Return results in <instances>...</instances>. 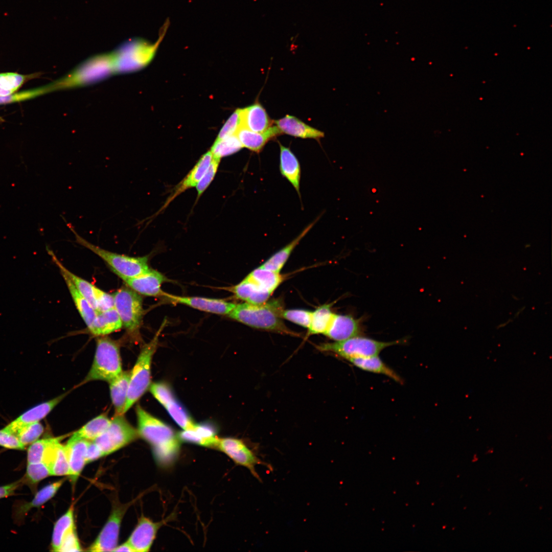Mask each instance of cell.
I'll use <instances>...</instances> for the list:
<instances>
[{
    "instance_id": "cell-1",
    "label": "cell",
    "mask_w": 552,
    "mask_h": 552,
    "mask_svg": "<svg viewBox=\"0 0 552 552\" xmlns=\"http://www.w3.org/2000/svg\"><path fill=\"white\" fill-rule=\"evenodd\" d=\"M137 431L140 437L152 447L156 463L163 467L171 466L180 451V440L174 430L165 422L137 405Z\"/></svg>"
},
{
    "instance_id": "cell-2",
    "label": "cell",
    "mask_w": 552,
    "mask_h": 552,
    "mask_svg": "<svg viewBox=\"0 0 552 552\" xmlns=\"http://www.w3.org/2000/svg\"><path fill=\"white\" fill-rule=\"evenodd\" d=\"M283 309L278 300L261 304L247 303L236 304L229 317L249 327L283 334L299 336L287 328L282 320Z\"/></svg>"
},
{
    "instance_id": "cell-3",
    "label": "cell",
    "mask_w": 552,
    "mask_h": 552,
    "mask_svg": "<svg viewBox=\"0 0 552 552\" xmlns=\"http://www.w3.org/2000/svg\"><path fill=\"white\" fill-rule=\"evenodd\" d=\"M65 222L73 233L75 242L99 256L120 278L135 277L150 270L148 256L131 257L104 249L88 242L79 235L70 223Z\"/></svg>"
},
{
    "instance_id": "cell-4",
    "label": "cell",
    "mask_w": 552,
    "mask_h": 552,
    "mask_svg": "<svg viewBox=\"0 0 552 552\" xmlns=\"http://www.w3.org/2000/svg\"><path fill=\"white\" fill-rule=\"evenodd\" d=\"M166 323L164 321L152 339L143 346L137 360L130 372L128 390L123 414L127 412L149 388L151 382L152 359L157 349L158 338Z\"/></svg>"
},
{
    "instance_id": "cell-5",
    "label": "cell",
    "mask_w": 552,
    "mask_h": 552,
    "mask_svg": "<svg viewBox=\"0 0 552 552\" xmlns=\"http://www.w3.org/2000/svg\"><path fill=\"white\" fill-rule=\"evenodd\" d=\"M122 371L118 343L106 335L100 336L96 341L93 364L82 384L95 380L109 382Z\"/></svg>"
},
{
    "instance_id": "cell-6",
    "label": "cell",
    "mask_w": 552,
    "mask_h": 552,
    "mask_svg": "<svg viewBox=\"0 0 552 552\" xmlns=\"http://www.w3.org/2000/svg\"><path fill=\"white\" fill-rule=\"evenodd\" d=\"M164 35L154 44L134 39L121 45L111 53L114 74L134 72L146 66L154 57Z\"/></svg>"
},
{
    "instance_id": "cell-7",
    "label": "cell",
    "mask_w": 552,
    "mask_h": 552,
    "mask_svg": "<svg viewBox=\"0 0 552 552\" xmlns=\"http://www.w3.org/2000/svg\"><path fill=\"white\" fill-rule=\"evenodd\" d=\"M112 74L111 53L102 54L88 59L53 84L55 90L81 86L101 81Z\"/></svg>"
},
{
    "instance_id": "cell-8",
    "label": "cell",
    "mask_w": 552,
    "mask_h": 552,
    "mask_svg": "<svg viewBox=\"0 0 552 552\" xmlns=\"http://www.w3.org/2000/svg\"><path fill=\"white\" fill-rule=\"evenodd\" d=\"M401 342V341H381L367 337L356 336L347 339L316 346L320 351L332 352L346 360L352 358L378 356L384 349Z\"/></svg>"
},
{
    "instance_id": "cell-9",
    "label": "cell",
    "mask_w": 552,
    "mask_h": 552,
    "mask_svg": "<svg viewBox=\"0 0 552 552\" xmlns=\"http://www.w3.org/2000/svg\"><path fill=\"white\" fill-rule=\"evenodd\" d=\"M113 296L114 308L123 327L130 336L139 337L144 312L141 295L125 286L117 290Z\"/></svg>"
},
{
    "instance_id": "cell-10",
    "label": "cell",
    "mask_w": 552,
    "mask_h": 552,
    "mask_svg": "<svg viewBox=\"0 0 552 552\" xmlns=\"http://www.w3.org/2000/svg\"><path fill=\"white\" fill-rule=\"evenodd\" d=\"M140 436L123 415H115L110 420L107 429L93 441L98 446L104 456L122 448Z\"/></svg>"
},
{
    "instance_id": "cell-11",
    "label": "cell",
    "mask_w": 552,
    "mask_h": 552,
    "mask_svg": "<svg viewBox=\"0 0 552 552\" xmlns=\"http://www.w3.org/2000/svg\"><path fill=\"white\" fill-rule=\"evenodd\" d=\"M216 447L226 454L238 465L247 468L260 481H262L261 478L255 468L257 465H263L270 470H272L270 465L261 460L240 439L234 438H219Z\"/></svg>"
},
{
    "instance_id": "cell-12",
    "label": "cell",
    "mask_w": 552,
    "mask_h": 552,
    "mask_svg": "<svg viewBox=\"0 0 552 552\" xmlns=\"http://www.w3.org/2000/svg\"><path fill=\"white\" fill-rule=\"evenodd\" d=\"M127 505L114 508L106 524L88 551H113L118 546L119 535L123 517Z\"/></svg>"
},
{
    "instance_id": "cell-13",
    "label": "cell",
    "mask_w": 552,
    "mask_h": 552,
    "mask_svg": "<svg viewBox=\"0 0 552 552\" xmlns=\"http://www.w3.org/2000/svg\"><path fill=\"white\" fill-rule=\"evenodd\" d=\"M126 286L139 294L149 296H163L166 292L162 285L168 279L161 272L152 269L142 275L129 278H121Z\"/></svg>"
},
{
    "instance_id": "cell-14",
    "label": "cell",
    "mask_w": 552,
    "mask_h": 552,
    "mask_svg": "<svg viewBox=\"0 0 552 552\" xmlns=\"http://www.w3.org/2000/svg\"><path fill=\"white\" fill-rule=\"evenodd\" d=\"M65 396L64 394L34 406L9 423L3 429L16 436L18 431L25 426L39 422L45 418Z\"/></svg>"
},
{
    "instance_id": "cell-15",
    "label": "cell",
    "mask_w": 552,
    "mask_h": 552,
    "mask_svg": "<svg viewBox=\"0 0 552 552\" xmlns=\"http://www.w3.org/2000/svg\"><path fill=\"white\" fill-rule=\"evenodd\" d=\"M164 297L175 304L185 305L201 311L218 314L228 315L236 305L222 299L176 296L167 293Z\"/></svg>"
},
{
    "instance_id": "cell-16",
    "label": "cell",
    "mask_w": 552,
    "mask_h": 552,
    "mask_svg": "<svg viewBox=\"0 0 552 552\" xmlns=\"http://www.w3.org/2000/svg\"><path fill=\"white\" fill-rule=\"evenodd\" d=\"M160 525L159 522H154L144 516L140 517L127 541L134 552L150 550Z\"/></svg>"
},
{
    "instance_id": "cell-17",
    "label": "cell",
    "mask_w": 552,
    "mask_h": 552,
    "mask_svg": "<svg viewBox=\"0 0 552 552\" xmlns=\"http://www.w3.org/2000/svg\"><path fill=\"white\" fill-rule=\"evenodd\" d=\"M89 441L71 437L64 446L69 466L68 476L73 484L86 464V453Z\"/></svg>"
},
{
    "instance_id": "cell-18",
    "label": "cell",
    "mask_w": 552,
    "mask_h": 552,
    "mask_svg": "<svg viewBox=\"0 0 552 552\" xmlns=\"http://www.w3.org/2000/svg\"><path fill=\"white\" fill-rule=\"evenodd\" d=\"M359 333V320L349 315L334 313L324 335L335 341H339L358 336Z\"/></svg>"
},
{
    "instance_id": "cell-19",
    "label": "cell",
    "mask_w": 552,
    "mask_h": 552,
    "mask_svg": "<svg viewBox=\"0 0 552 552\" xmlns=\"http://www.w3.org/2000/svg\"><path fill=\"white\" fill-rule=\"evenodd\" d=\"M281 134H286L303 139H319L324 136V133L306 124L297 118L286 115L283 118L273 121Z\"/></svg>"
},
{
    "instance_id": "cell-20",
    "label": "cell",
    "mask_w": 552,
    "mask_h": 552,
    "mask_svg": "<svg viewBox=\"0 0 552 552\" xmlns=\"http://www.w3.org/2000/svg\"><path fill=\"white\" fill-rule=\"evenodd\" d=\"M216 429L209 423L195 424L191 429L183 430L178 434L180 441L195 444L205 447H216L219 438Z\"/></svg>"
},
{
    "instance_id": "cell-21",
    "label": "cell",
    "mask_w": 552,
    "mask_h": 552,
    "mask_svg": "<svg viewBox=\"0 0 552 552\" xmlns=\"http://www.w3.org/2000/svg\"><path fill=\"white\" fill-rule=\"evenodd\" d=\"M280 134L276 126H271L262 132L253 131L242 126L236 133L243 147L257 153L260 152L268 142Z\"/></svg>"
},
{
    "instance_id": "cell-22",
    "label": "cell",
    "mask_w": 552,
    "mask_h": 552,
    "mask_svg": "<svg viewBox=\"0 0 552 552\" xmlns=\"http://www.w3.org/2000/svg\"><path fill=\"white\" fill-rule=\"evenodd\" d=\"M63 439L52 443L45 453L43 462L50 469L51 475H68L69 466L65 447L60 443Z\"/></svg>"
},
{
    "instance_id": "cell-23",
    "label": "cell",
    "mask_w": 552,
    "mask_h": 552,
    "mask_svg": "<svg viewBox=\"0 0 552 552\" xmlns=\"http://www.w3.org/2000/svg\"><path fill=\"white\" fill-rule=\"evenodd\" d=\"M243 127L257 132L266 131L273 122L265 108L259 103H255L242 108Z\"/></svg>"
},
{
    "instance_id": "cell-24",
    "label": "cell",
    "mask_w": 552,
    "mask_h": 552,
    "mask_svg": "<svg viewBox=\"0 0 552 552\" xmlns=\"http://www.w3.org/2000/svg\"><path fill=\"white\" fill-rule=\"evenodd\" d=\"M280 148V170L284 176L293 186L300 196V184L301 167L299 162L291 150L279 143Z\"/></svg>"
},
{
    "instance_id": "cell-25",
    "label": "cell",
    "mask_w": 552,
    "mask_h": 552,
    "mask_svg": "<svg viewBox=\"0 0 552 552\" xmlns=\"http://www.w3.org/2000/svg\"><path fill=\"white\" fill-rule=\"evenodd\" d=\"M213 158L211 151L204 154L199 159L193 168L178 184L172 194L168 198L166 204H168L175 197L187 189L196 186L208 169Z\"/></svg>"
},
{
    "instance_id": "cell-26",
    "label": "cell",
    "mask_w": 552,
    "mask_h": 552,
    "mask_svg": "<svg viewBox=\"0 0 552 552\" xmlns=\"http://www.w3.org/2000/svg\"><path fill=\"white\" fill-rule=\"evenodd\" d=\"M119 315L114 308L97 313L89 331L94 335L105 336L122 327Z\"/></svg>"
},
{
    "instance_id": "cell-27",
    "label": "cell",
    "mask_w": 552,
    "mask_h": 552,
    "mask_svg": "<svg viewBox=\"0 0 552 552\" xmlns=\"http://www.w3.org/2000/svg\"><path fill=\"white\" fill-rule=\"evenodd\" d=\"M236 297L252 304H261L268 301L272 294L245 278L237 285L229 288Z\"/></svg>"
},
{
    "instance_id": "cell-28",
    "label": "cell",
    "mask_w": 552,
    "mask_h": 552,
    "mask_svg": "<svg viewBox=\"0 0 552 552\" xmlns=\"http://www.w3.org/2000/svg\"><path fill=\"white\" fill-rule=\"evenodd\" d=\"M48 251L53 261L59 268L60 273L65 274L69 278L79 292L95 310L96 296L98 288L71 272L61 263L52 250L49 249Z\"/></svg>"
},
{
    "instance_id": "cell-29",
    "label": "cell",
    "mask_w": 552,
    "mask_h": 552,
    "mask_svg": "<svg viewBox=\"0 0 552 552\" xmlns=\"http://www.w3.org/2000/svg\"><path fill=\"white\" fill-rule=\"evenodd\" d=\"M318 219L309 224L294 239L273 254L260 266L275 272H280L293 249L312 228L318 220Z\"/></svg>"
},
{
    "instance_id": "cell-30",
    "label": "cell",
    "mask_w": 552,
    "mask_h": 552,
    "mask_svg": "<svg viewBox=\"0 0 552 552\" xmlns=\"http://www.w3.org/2000/svg\"><path fill=\"white\" fill-rule=\"evenodd\" d=\"M130 372L122 371L109 383L110 394L114 407L115 415H124L127 399Z\"/></svg>"
},
{
    "instance_id": "cell-31",
    "label": "cell",
    "mask_w": 552,
    "mask_h": 552,
    "mask_svg": "<svg viewBox=\"0 0 552 552\" xmlns=\"http://www.w3.org/2000/svg\"><path fill=\"white\" fill-rule=\"evenodd\" d=\"M347 360L362 370L385 375L399 383L403 382L401 377L387 366L378 356L352 358Z\"/></svg>"
},
{
    "instance_id": "cell-32",
    "label": "cell",
    "mask_w": 552,
    "mask_h": 552,
    "mask_svg": "<svg viewBox=\"0 0 552 552\" xmlns=\"http://www.w3.org/2000/svg\"><path fill=\"white\" fill-rule=\"evenodd\" d=\"M61 274L66 284L71 297L79 314L87 328H89L96 316V311L79 292L69 278L63 273H61Z\"/></svg>"
},
{
    "instance_id": "cell-33",
    "label": "cell",
    "mask_w": 552,
    "mask_h": 552,
    "mask_svg": "<svg viewBox=\"0 0 552 552\" xmlns=\"http://www.w3.org/2000/svg\"><path fill=\"white\" fill-rule=\"evenodd\" d=\"M246 278L262 289L271 293L282 283L284 279L280 272L260 266L252 270Z\"/></svg>"
},
{
    "instance_id": "cell-34",
    "label": "cell",
    "mask_w": 552,
    "mask_h": 552,
    "mask_svg": "<svg viewBox=\"0 0 552 552\" xmlns=\"http://www.w3.org/2000/svg\"><path fill=\"white\" fill-rule=\"evenodd\" d=\"M110 422V420L107 416L102 414L87 422L75 432L71 437L87 441H94L104 432Z\"/></svg>"
},
{
    "instance_id": "cell-35",
    "label": "cell",
    "mask_w": 552,
    "mask_h": 552,
    "mask_svg": "<svg viewBox=\"0 0 552 552\" xmlns=\"http://www.w3.org/2000/svg\"><path fill=\"white\" fill-rule=\"evenodd\" d=\"M333 314L330 304H325L316 308L312 312L307 335L324 334L331 323Z\"/></svg>"
},
{
    "instance_id": "cell-36",
    "label": "cell",
    "mask_w": 552,
    "mask_h": 552,
    "mask_svg": "<svg viewBox=\"0 0 552 552\" xmlns=\"http://www.w3.org/2000/svg\"><path fill=\"white\" fill-rule=\"evenodd\" d=\"M75 527L74 508L72 505L54 525L51 542L52 551H58L64 537Z\"/></svg>"
},
{
    "instance_id": "cell-37",
    "label": "cell",
    "mask_w": 552,
    "mask_h": 552,
    "mask_svg": "<svg viewBox=\"0 0 552 552\" xmlns=\"http://www.w3.org/2000/svg\"><path fill=\"white\" fill-rule=\"evenodd\" d=\"M65 480V479L59 480L42 488L36 494L30 502L21 506L18 511L19 515H22L31 509L39 507L51 499L56 494Z\"/></svg>"
},
{
    "instance_id": "cell-38",
    "label": "cell",
    "mask_w": 552,
    "mask_h": 552,
    "mask_svg": "<svg viewBox=\"0 0 552 552\" xmlns=\"http://www.w3.org/2000/svg\"><path fill=\"white\" fill-rule=\"evenodd\" d=\"M34 75L10 72L0 73V97H6L14 94L25 81L32 78Z\"/></svg>"
},
{
    "instance_id": "cell-39",
    "label": "cell",
    "mask_w": 552,
    "mask_h": 552,
    "mask_svg": "<svg viewBox=\"0 0 552 552\" xmlns=\"http://www.w3.org/2000/svg\"><path fill=\"white\" fill-rule=\"evenodd\" d=\"M243 146L236 134L221 139H216L212 146L211 152L213 156L221 158L239 151Z\"/></svg>"
},
{
    "instance_id": "cell-40",
    "label": "cell",
    "mask_w": 552,
    "mask_h": 552,
    "mask_svg": "<svg viewBox=\"0 0 552 552\" xmlns=\"http://www.w3.org/2000/svg\"><path fill=\"white\" fill-rule=\"evenodd\" d=\"M171 417L183 430L193 428L195 425L191 416L184 406L176 399L164 407Z\"/></svg>"
},
{
    "instance_id": "cell-41",
    "label": "cell",
    "mask_w": 552,
    "mask_h": 552,
    "mask_svg": "<svg viewBox=\"0 0 552 552\" xmlns=\"http://www.w3.org/2000/svg\"><path fill=\"white\" fill-rule=\"evenodd\" d=\"M64 435L38 439L31 444L27 451L28 463L42 462L45 453L49 446L52 443Z\"/></svg>"
},
{
    "instance_id": "cell-42",
    "label": "cell",
    "mask_w": 552,
    "mask_h": 552,
    "mask_svg": "<svg viewBox=\"0 0 552 552\" xmlns=\"http://www.w3.org/2000/svg\"><path fill=\"white\" fill-rule=\"evenodd\" d=\"M43 430V427L39 422H35L21 429L17 433L16 436L26 447L38 440Z\"/></svg>"
},
{
    "instance_id": "cell-43",
    "label": "cell",
    "mask_w": 552,
    "mask_h": 552,
    "mask_svg": "<svg viewBox=\"0 0 552 552\" xmlns=\"http://www.w3.org/2000/svg\"><path fill=\"white\" fill-rule=\"evenodd\" d=\"M242 126V109H237L224 124L216 139H221L236 134L237 131Z\"/></svg>"
},
{
    "instance_id": "cell-44",
    "label": "cell",
    "mask_w": 552,
    "mask_h": 552,
    "mask_svg": "<svg viewBox=\"0 0 552 552\" xmlns=\"http://www.w3.org/2000/svg\"><path fill=\"white\" fill-rule=\"evenodd\" d=\"M312 312L303 309H283L281 313V317L308 329Z\"/></svg>"
},
{
    "instance_id": "cell-45",
    "label": "cell",
    "mask_w": 552,
    "mask_h": 552,
    "mask_svg": "<svg viewBox=\"0 0 552 552\" xmlns=\"http://www.w3.org/2000/svg\"><path fill=\"white\" fill-rule=\"evenodd\" d=\"M50 475L49 468L43 462L28 463L25 479L36 484Z\"/></svg>"
},
{
    "instance_id": "cell-46",
    "label": "cell",
    "mask_w": 552,
    "mask_h": 552,
    "mask_svg": "<svg viewBox=\"0 0 552 552\" xmlns=\"http://www.w3.org/2000/svg\"><path fill=\"white\" fill-rule=\"evenodd\" d=\"M150 391L159 403L165 407L175 399L172 389L165 382H154L150 384Z\"/></svg>"
},
{
    "instance_id": "cell-47",
    "label": "cell",
    "mask_w": 552,
    "mask_h": 552,
    "mask_svg": "<svg viewBox=\"0 0 552 552\" xmlns=\"http://www.w3.org/2000/svg\"><path fill=\"white\" fill-rule=\"evenodd\" d=\"M220 162V159L213 155L211 163L204 174L196 185L197 196L200 197L214 179Z\"/></svg>"
},
{
    "instance_id": "cell-48",
    "label": "cell",
    "mask_w": 552,
    "mask_h": 552,
    "mask_svg": "<svg viewBox=\"0 0 552 552\" xmlns=\"http://www.w3.org/2000/svg\"><path fill=\"white\" fill-rule=\"evenodd\" d=\"M82 550L75 527L70 531L64 537L58 551L71 552Z\"/></svg>"
},
{
    "instance_id": "cell-49",
    "label": "cell",
    "mask_w": 552,
    "mask_h": 552,
    "mask_svg": "<svg viewBox=\"0 0 552 552\" xmlns=\"http://www.w3.org/2000/svg\"><path fill=\"white\" fill-rule=\"evenodd\" d=\"M114 308L113 294L108 293L98 288L96 296V311L97 313L106 311Z\"/></svg>"
},
{
    "instance_id": "cell-50",
    "label": "cell",
    "mask_w": 552,
    "mask_h": 552,
    "mask_svg": "<svg viewBox=\"0 0 552 552\" xmlns=\"http://www.w3.org/2000/svg\"><path fill=\"white\" fill-rule=\"evenodd\" d=\"M0 446L6 448L15 450H24V446L18 438L3 429L0 430Z\"/></svg>"
},
{
    "instance_id": "cell-51",
    "label": "cell",
    "mask_w": 552,
    "mask_h": 552,
    "mask_svg": "<svg viewBox=\"0 0 552 552\" xmlns=\"http://www.w3.org/2000/svg\"><path fill=\"white\" fill-rule=\"evenodd\" d=\"M103 456L98 446L93 441H89L86 453V463L92 462Z\"/></svg>"
},
{
    "instance_id": "cell-52",
    "label": "cell",
    "mask_w": 552,
    "mask_h": 552,
    "mask_svg": "<svg viewBox=\"0 0 552 552\" xmlns=\"http://www.w3.org/2000/svg\"><path fill=\"white\" fill-rule=\"evenodd\" d=\"M24 480L25 479L22 478L13 483L0 487V498L12 495L16 489L24 482Z\"/></svg>"
},
{
    "instance_id": "cell-53",
    "label": "cell",
    "mask_w": 552,
    "mask_h": 552,
    "mask_svg": "<svg viewBox=\"0 0 552 552\" xmlns=\"http://www.w3.org/2000/svg\"><path fill=\"white\" fill-rule=\"evenodd\" d=\"M113 551L134 552L133 550L130 546V545L129 544V543L127 542V541L119 546H117Z\"/></svg>"
}]
</instances>
